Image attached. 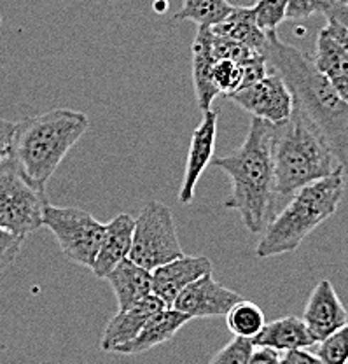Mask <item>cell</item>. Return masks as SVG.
Wrapping results in <instances>:
<instances>
[{
    "instance_id": "cell-1",
    "label": "cell",
    "mask_w": 348,
    "mask_h": 364,
    "mask_svg": "<svg viewBox=\"0 0 348 364\" xmlns=\"http://www.w3.org/2000/svg\"><path fill=\"white\" fill-rule=\"evenodd\" d=\"M263 53L270 67L282 75L293 93L294 109L325 140L348 179L347 102L305 53L280 41L277 30L266 33Z\"/></svg>"
},
{
    "instance_id": "cell-2",
    "label": "cell",
    "mask_w": 348,
    "mask_h": 364,
    "mask_svg": "<svg viewBox=\"0 0 348 364\" xmlns=\"http://www.w3.org/2000/svg\"><path fill=\"white\" fill-rule=\"evenodd\" d=\"M273 130V123L252 117L244 144L228 156L210 161L212 166L222 170L232 182V195L224 207L236 210L245 228L254 235L263 233L275 218Z\"/></svg>"
},
{
    "instance_id": "cell-3",
    "label": "cell",
    "mask_w": 348,
    "mask_h": 364,
    "mask_svg": "<svg viewBox=\"0 0 348 364\" xmlns=\"http://www.w3.org/2000/svg\"><path fill=\"white\" fill-rule=\"evenodd\" d=\"M89 128V117L72 109H53L16 123L9 156L40 188Z\"/></svg>"
},
{
    "instance_id": "cell-4",
    "label": "cell",
    "mask_w": 348,
    "mask_h": 364,
    "mask_svg": "<svg viewBox=\"0 0 348 364\" xmlns=\"http://www.w3.org/2000/svg\"><path fill=\"white\" fill-rule=\"evenodd\" d=\"M271 156L275 193L282 198L342 168L325 140L298 109H293L289 119L275 124Z\"/></svg>"
},
{
    "instance_id": "cell-5",
    "label": "cell",
    "mask_w": 348,
    "mask_h": 364,
    "mask_svg": "<svg viewBox=\"0 0 348 364\" xmlns=\"http://www.w3.org/2000/svg\"><path fill=\"white\" fill-rule=\"evenodd\" d=\"M345 193L342 168L324 179L305 186L290 196V202L270 221L256 247L257 257H273L294 252L310 233L336 214Z\"/></svg>"
},
{
    "instance_id": "cell-6",
    "label": "cell",
    "mask_w": 348,
    "mask_h": 364,
    "mask_svg": "<svg viewBox=\"0 0 348 364\" xmlns=\"http://www.w3.org/2000/svg\"><path fill=\"white\" fill-rule=\"evenodd\" d=\"M48 203L46 188L28 179L13 158L0 161V226L26 238L44 226Z\"/></svg>"
},
{
    "instance_id": "cell-7",
    "label": "cell",
    "mask_w": 348,
    "mask_h": 364,
    "mask_svg": "<svg viewBox=\"0 0 348 364\" xmlns=\"http://www.w3.org/2000/svg\"><path fill=\"white\" fill-rule=\"evenodd\" d=\"M184 254L179 242L175 219L170 207L161 202H147L135 219L130 259L153 272L154 268Z\"/></svg>"
},
{
    "instance_id": "cell-8",
    "label": "cell",
    "mask_w": 348,
    "mask_h": 364,
    "mask_svg": "<svg viewBox=\"0 0 348 364\" xmlns=\"http://www.w3.org/2000/svg\"><path fill=\"white\" fill-rule=\"evenodd\" d=\"M44 228L55 235L63 256L70 263L92 270L105 233L104 223L77 207H56L48 203L43 218Z\"/></svg>"
},
{
    "instance_id": "cell-9",
    "label": "cell",
    "mask_w": 348,
    "mask_h": 364,
    "mask_svg": "<svg viewBox=\"0 0 348 364\" xmlns=\"http://www.w3.org/2000/svg\"><path fill=\"white\" fill-rule=\"evenodd\" d=\"M228 98L252 117H259L273 124L289 119L294 109L293 93L277 72L266 74L247 88L234 91Z\"/></svg>"
},
{
    "instance_id": "cell-10",
    "label": "cell",
    "mask_w": 348,
    "mask_h": 364,
    "mask_svg": "<svg viewBox=\"0 0 348 364\" xmlns=\"http://www.w3.org/2000/svg\"><path fill=\"white\" fill-rule=\"evenodd\" d=\"M240 299V294L219 284L210 272L189 284L186 289L177 296L172 309L187 314L191 318L224 317Z\"/></svg>"
},
{
    "instance_id": "cell-11",
    "label": "cell",
    "mask_w": 348,
    "mask_h": 364,
    "mask_svg": "<svg viewBox=\"0 0 348 364\" xmlns=\"http://www.w3.org/2000/svg\"><path fill=\"white\" fill-rule=\"evenodd\" d=\"M217 111L215 109H209V111L203 112L202 121L196 127V130L192 132L186 159V172H184L183 186H180L179 193V202L183 205H189L192 202L196 184H198L202 173L205 172V168L210 165L212 159H214L215 136H217Z\"/></svg>"
},
{
    "instance_id": "cell-12",
    "label": "cell",
    "mask_w": 348,
    "mask_h": 364,
    "mask_svg": "<svg viewBox=\"0 0 348 364\" xmlns=\"http://www.w3.org/2000/svg\"><path fill=\"white\" fill-rule=\"evenodd\" d=\"M303 321L306 322L317 343L347 324V309L331 280L322 279L313 287L303 312Z\"/></svg>"
},
{
    "instance_id": "cell-13",
    "label": "cell",
    "mask_w": 348,
    "mask_h": 364,
    "mask_svg": "<svg viewBox=\"0 0 348 364\" xmlns=\"http://www.w3.org/2000/svg\"><path fill=\"white\" fill-rule=\"evenodd\" d=\"M210 272L212 261L209 257L183 254L180 257H175L151 272L153 273V294H156L166 306H172L177 296L183 293L189 284Z\"/></svg>"
},
{
    "instance_id": "cell-14",
    "label": "cell",
    "mask_w": 348,
    "mask_h": 364,
    "mask_svg": "<svg viewBox=\"0 0 348 364\" xmlns=\"http://www.w3.org/2000/svg\"><path fill=\"white\" fill-rule=\"evenodd\" d=\"M163 309H166L165 303L156 294H149L130 309L117 310L116 316L105 326L100 348L104 352H116V348H119L121 345L134 340L143 328V324Z\"/></svg>"
},
{
    "instance_id": "cell-15",
    "label": "cell",
    "mask_w": 348,
    "mask_h": 364,
    "mask_svg": "<svg viewBox=\"0 0 348 364\" xmlns=\"http://www.w3.org/2000/svg\"><path fill=\"white\" fill-rule=\"evenodd\" d=\"M135 219L130 214H119L105 225V233L98 249L92 272L98 279H105L121 261L130 257L131 242H134Z\"/></svg>"
},
{
    "instance_id": "cell-16",
    "label": "cell",
    "mask_w": 348,
    "mask_h": 364,
    "mask_svg": "<svg viewBox=\"0 0 348 364\" xmlns=\"http://www.w3.org/2000/svg\"><path fill=\"white\" fill-rule=\"evenodd\" d=\"M189 321H191V317L187 314L179 312V310L172 309V306H166V309L154 314L143 324V328L140 329V333L134 340L121 345L119 348H116L114 354L135 355L151 350V348L172 340Z\"/></svg>"
},
{
    "instance_id": "cell-17",
    "label": "cell",
    "mask_w": 348,
    "mask_h": 364,
    "mask_svg": "<svg viewBox=\"0 0 348 364\" xmlns=\"http://www.w3.org/2000/svg\"><path fill=\"white\" fill-rule=\"evenodd\" d=\"M212 41H214L212 26H198L195 43L191 46L192 85H195L196 102H198V107L202 112L212 109V104L219 95L214 81H212V68L215 63Z\"/></svg>"
},
{
    "instance_id": "cell-18",
    "label": "cell",
    "mask_w": 348,
    "mask_h": 364,
    "mask_svg": "<svg viewBox=\"0 0 348 364\" xmlns=\"http://www.w3.org/2000/svg\"><path fill=\"white\" fill-rule=\"evenodd\" d=\"M105 280L114 291L119 310L130 309L135 303L153 294V273L131 261L130 257L121 261L114 270L109 272Z\"/></svg>"
},
{
    "instance_id": "cell-19",
    "label": "cell",
    "mask_w": 348,
    "mask_h": 364,
    "mask_svg": "<svg viewBox=\"0 0 348 364\" xmlns=\"http://www.w3.org/2000/svg\"><path fill=\"white\" fill-rule=\"evenodd\" d=\"M254 347H270L273 350L287 352L296 348H310L317 343L303 318L287 316L266 322L252 338Z\"/></svg>"
},
{
    "instance_id": "cell-20",
    "label": "cell",
    "mask_w": 348,
    "mask_h": 364,
    "mask_svg": "<svg viewBox=\"0 0 348 364\" xmlns=\"http://www.w3.org/2000/svg\"><path fill=\"white\" fill-rule=\"evenodd\" d=\"M214 33L229 37V39L241 43L256 51H263L266 43V32L259 28L256 20L254 7H238L234 6L228 18L224 21L212 26Z\"/></svg>"
},
{
    "instance_id": "cell-21",
    "label": "cell",
    "mask_w": 348,
    "mask_h": 364,
    "mask_svg": "<svg viewBox=\"0 0 348 364\" xmlns=\"http://www.w3.org/2000/svg\"><path fill=\"white\" fill-rule=\"evenodd\" d=\"M234 9L228 0H184L173 21H192L198 26H214L224 21Z\"/></svg>"
},
{
    "instance_id": "cell-22",
    "label": "cell",
    "mask_w": 348,
    "mask_h": 364,
    "mask_svg": "<svg viewBox=\"0 0 348 364\" xmlns=\"http://www.w3.org/2000/svg\"><path fill=\"white\" fill-rule=\"evenodd\" d=\"M224 317L226 326L232 331V335L238 336V338L252 340L266 324L261 306L244 298L236 305H233Z\"/></svg>"
},
{
    "instance_id": "cell-23",
    "label": "cell",
    "mask_w": 348,
    "mask_h": 364,
    "mask_svg": "<svg viewBox=\"0 0 348 364\" xmlns=\"http://www.w3.org/2000/svg\"><path fill=\"white\" fill-rule=\"evenodd\" d=\"M312 62L317 67V70L322 72L327 79L336 77L348 68L347 53L324 28L317 36L315 58Z\"/></svg>"
},
{
    "instance_id": "cell-24",
    "label": "cell",
    "mask_w": 348,
    "mask_h": 364,
    "mask_svg": "<svg viewBox=\"0 0 348 364\" xmlns=\"http://www.w3.org/2000/svg\"><path fill=\"white\" fill-rule=\"evenodd\" d=\"M212 81L219 95H229L240 90L241 86V67L240 62L229 58H215L212 68Z\"/></svg>"
},
{
    "instance_id": "cell-25",
    "label": "cell",
    "mask_w": 348,
    "mask_h": 364,
    "mask_svg": "<svg viewBox=\"0 0 348 364\" xmlns=\"http://www.w3.org/2000/svg\"><path fill=\"white\" fill-rule=\"evenodd\" d=\"M317 355L324 364H348V322L319 341Z\"/></svg>"
},
{
    "instance_id": "cell-26",
    "label": "cell",
    "mask_w": 348,
    "mask_h": 364,
    "mask_svg": "<svg viewBox=\"0 0 348 364\" xmlns=\"http://www.w3.org/2000/svg\"><path fill=\"white\" fill-rule=\"evenodd\" d=\"M289 0H257L254 13L257 25L264 32H275L282 21H286V11Z\"/></svg>"
},
{
    "instance_id": "cell-27",
    "label": "cell",
    "mask_w": 348,
    "mask_h": 364,
    "mask_svg": "<svg viewBox=\"0 0 348 364\" xmlns=\"http://www.w3.org/2000/svg\"><path fill=\"white\" fill-rule=\"evenodd\" d=\"M254 343L249 338L234 336L210 359L209 364H249Z\"/></svg>"
},
{
    "instance_id": "cell-28",
    "label": "cell",
    "mask_w": 348,
    "mask_h": 364,
    "mask_svg": "<svg viewBox=\"0 0 348 364\" xmlns=\"http://www.w3.org/2000/svg\"><path fill=\"white\" fill-rule=\"evenodd\" d=\"M25 238L0 226V272L9 270L20 256Z\"/></svg>"
},
{
    "instance_id": "cell-29",
    "label": "cell",
    "mask_w": 348,
    "mask_h": 364,
    "mask_svg": "<svg viewBox=\"0 0 348 364\" xmlns=\"http://www.w3.org/2000/svg\"><path fill=\"white\" fill-rule=\"evenodd\" d=\"M324 0H289L287 2L286 20H306L313 14L320 13Z\"/></svg>"
},
{
    "instance_id": "cell-30",
    "label": "cell",
    "mask_w": 348,
    "mask_h": 364,
    "mask_svg": "<svg viewBox=\"0 0 348 364\" xmlns=\"http://www.w3.org/2000/svg\"><path fill=\"white\" fill-rule=\"evenodd\" d=\"M282 364H324L319 355L306 348H296V350L282 352Z\"/></svg>"
},
{
    "instance_id": "cell-31",
    "label": "cell",
    "mask_w": 348,
    "mask_h": 364,
    "mask_svg": "<svg viewBox=\"0 0 348 364\" xmlns=\"http://www.w3.org/2000/svg\"><path fill=\"white\" fill-rule=\"evenodd\" d=\"M14 128H16V123H11V121L0 117V161L11 154Z\"/></svg>"
},
{
    "instance_id": "cell-32",
    "label": "cell",
    "mask_w": 348,
    "mask_h": 364,
    "mask_svg": "<svg viewBox=\"0 0 348 364\" xmlns=\"http://www.w3.org/2000/svg\"><path fill=\"white\" fill-rule=\"evenodd\" d=\"M249 364H282V352L270 347H254Z\"/></svg>"
},
{
    "instance_id": "cell-33",
    "label": "cell",
    "mask_w": 348,
    "mask_h": 364,
    "mask_svg": "<svg viewBox=\"0 0 348 364\" xmlns=\"http://www.w3.org/2000/svg\"><path fill=\"white\" fill-rule=\"evenodd\" d=\"M324 30L336 41V43L342 46L343 51H345L348 56V28H345V26L335 25V23H327V25L324 26Z\"/></svg>"
},
{
    "instance_id": "cell-34",
    "label": "cell",
    "mask_w": 348,
    "mask_h": 364,
    "mask_svg": "<svg viewBox=\"0 0 348 364\" xmlns=\"http://www.w3.org/2000/svg\"><path fill=\"white\" fill-rule=\"evenodd\" d=\"M329 81H331V85L335 86V90L338 91L339 97H342L348 104V68L345 72H342L339 75H336V77L329 79Z\"/></svg>"
},
{
    "instance_id": "cell-35",
    "label": "cell",
    "mask_w": 348,
    "mask_h": 364,
    "mask_svg": "<svg viewBox=\"0 0 348 364\" xmlns=\"http://www.w3.org/2000/svg\"><path fill=\"white\" fill-rule=\"evenodd\" d=\"M338 2H343V4H347V6H348V0H338Z\"/></svg>"
},
{
    "instance_id": "cell-36",
    "label": "cell",
    "mask_w": 348,
    "mask_h": 364,
    "mask_svg": "<svg viewBox=\"0 0 348 364\" xmlns=\"http://www.w3.org/2000/svg\"><path fill=\"white\" fill-rule=\"evenodd\" d=\"M0 25H2V18H0Z\"/></svg>"
}]
</instances>
